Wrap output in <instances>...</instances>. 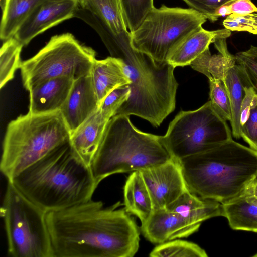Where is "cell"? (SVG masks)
Wrapping results in <instances>:
<instances>
[{
	"label": "cell",
	"instance_id": "22",
	"mask_svg": "<svg viewBox=\"0 0 257 257\" xmlns=\"http://www.w3.org/2000/svg\"><path fill=\"white\" fill-rule=\"evenodd\" d=\"M124 206L131 215L145 222L154 210L152 199L140 171H134L127 177L123 187Z\"/></svg>",
	"mask_w": 257,
	"mask_h": 257
},
{
	"label": "cell",
	"instance_id": "4",
	"mask_svg": "<svg viewBox=\"0 0 257 257\" xmlns=\"http://www.w3.org/2000/svg\"><path fill=\"white\" fill-rule=\"evenodd\" d=\"M119 59L130 81V95L116 115H135L157 127L175 109L178 83L175 68L159 63L132 46L131 38L119 42L109 52Z\"/></svg>",
	"mask_w": 257,
	"mask_h": 257
},
{
	"label": "cell",
	"instance_id": "39",
	"mask_svg": "<svg viewBox=\"0 0 257 257\" xmlns=\"http://www.w3.org/2000/svg\"><path fill=\"white\" fill-rule=\"evenodd\" d=\"M248 192L257 197V176L245 189Z\"/></svg>",
	"mask_w": 257,
	"mask_h": 257
},
{
	"label": "cell",
	"instance_id": "38",
	"mask_svg": "<svg viewBox=\"0 0 257 257\" xmlns=\"http://www.w3.org/2000/svg\"><path fill=\"white\" fill-rule=\"evenodd\" d=\"M231 11L228 3L224 4L218 8L215 12V16L217 20L220 17L227 16L231 14Z\"/></svg>",
	"mask_w": 257,
	"mask_h": 257
},
{
	"label": "cell",
	"instance_id": "30",
	"mask_svg": "<svg viewBox=\"0 0 257 257\" xmlns=\"http://www.w3.org/2000/svg\"><path fill=\"white\" fill-rule=\"evenodd\" d=\"M131 91L128 85L119 86L109 92L100 103L99 108L101 114L110 119L129 98Z\"/></svg>",
	"mask_w": 257,
	"mask_h": 257
},
{
	"label": "cell",
	"instance_id": "9",
	"mask_svg": "<svg viewBox=\"0 0 257 257\" xmlns=\"http://www.w3.org/2000/svg\"><path fill=\"white\" fill-rule=\"evenodd\" d=\"M96 59L95 51L72 34L55 35L34 56L22 62L24 87L29 91L46 80L63 76L75 80L90 74Z\"/></svg>",
	"mask_w": 257,
	"mask_h": 257
},
{
	"label": "cell",
	"instance_id": "40",
	"mask_svg": "<svg viewBox=\"0 0 257 257\" xmlns=\"http://www.w3.org/2000/svg\"><path fill=\"white\" fill-rule=\"evenodd\" d=\"M252 16L253 17L254 20V24L257 29V13H254L251 14Z\"/></svg>",
	"mask_w": 257,
	"mask_h": 257
},
{
	"label": "cell",
	"instance_id": "20",
	"mask_svg": "<svg viewBox=\"0 0 257 257\" xmlns=\"http://www.w3.org/2000/svg\"><path fill=\"white\" fill-rule=\"evenodd\" d=\"M221 206L222 216L232 229L257 233V197L244 190Z\"/></svg>",
	"mask_w": 257,
	"mask_h": 257
},
{
	"label": "cell",
	"instance_id": "12",
	"mask_svg": "<svg viewBox=\"0 0 257 257\" xmlns=\"http://www.w3.org/2000/svg\"><path fill=\"white\" fill-rule=\"evenodd\" d=\"M77 0H44L19 28L14 37L23 46L63 21L74 17Z\"/></svg>",
	"mask_w": 257,
	"mask_h": 257
},
{
	"label": "cell",
	"instance_id": "34",
	"mask_svg": "<svg viewBox=\"0 0 257 257\" xmlns=\"http://www.w3.org/2000/svg\"><path fill=\"white\" fill-rule=\"evenodd\" d=\"M241 137L257 151V104L250 109L241 127Z\"/></svg>",
	"mask_w": 257,
	"mask_h": 257
},
{
	"label": "cell",
	"instance_id": "29",
	"mask_svg": "<svg viewBox=\"0 0 257 257\" xmlns=\"http://www.w3.org/2000/svg\"><path fill=\"white\" fill-rule=\"evenodd\" d=\"M210 98L215 110L226 121H230L232 111L229 97L224 81L209 79Z\"/></svg>",
	"mask_w": 257,
	"mask_h": 257
},
{
	"label": "cell",
	"instance_id": "3",
	"mask_svg": "<svg viewBox=\"0 0 257 257\" xmlns=\"http://www.w3.org/2000/svg\"><path fill=\"white\" fill-rule=\"evenodd\" d=\"M178 161L188 190L221 203L239 195L257 176V151L232 139Z\"/></svg>",
	"mask_w": 257,
	"mask_h": 257
},
{
	"label": "cell",
	"instance_id": "17",
	"mask_svg": "<svg viewBox=\"0 0 257 257\" xmlns=\"http://www.w3.org/2000/svg\"><path fill=\"white\" fill-rule=\"evenodd\" d=\"M109 120L101 114L98 107L70 135L69 143L71 150L89 167L99 149Z\"/></svg>",
	"mask_w": 257,
	"mask_h": 257
},
{
	"label": "cell",
	"instance_id": "13",
	"mask_svg": "<svg viewBox=\"0 0 257 257\" xmlns=\"http://www.w3.org/2000/svg\"><path fill=\"white\" fill-rule=\"evenodd\" d=\"M74 17L90 25L101 38L127 31L120 0H77Z\"/></svg>",
	"mask_w": 257,
	"mask_h": 257
},
{
	"label": "cell",
	"instance_id": "25",
	"mask_svg": "<svg viewBox=\"0 0 257 257\" xmlns=\"http://www.w3.org/2000/svg\"><path fill=\"white\" fill-rule=\"evenodd\" d=\"M23 45L14 37L4 41L0 50V88L14 78L20 68L21 52Z\"/></svg>",
	"mask_w": 257,
	"mask_h": 257
},
{
	"label": "cell",
	"instance_id": "16",
	"mask_svg": "<svg viewBox=\"0 0 257 257\" xmlns=\"http://www.w3.org/2000/svg\"><path fill=\"white\" fill-rule=\"evenodd\" d=\"M74 80L63 76L46 80L32 87L29 112L41 114L60 111L72 87Z\"/></svg>",
	"mask_w": 257,
	"mask_h": 257
},
{
	"label": "cell",
	"instance_id": "15",
	"mask_svg": "<svg viewBox=\"0 0 257 257\" xmlns=\"http://www.w3.org/2000/svg\"><path fill=\"white\" fill-rule=\"evenodd\" d=\"M90 74L74 81L60 112L70 134L76 131L99 107Z\"/></svg>",
	"mask_w": 257,
	"mask_h": 257
},
{
	"label": "cell",
	"instance_id": "18",
	"mask_svg": "<svg viewBox=\"0 0 257 257\" xmlns=\"http://www.w3.org/2000/svg\"><path fill=\"white\" fill-rule=\"evenodd\" d=\"M231 35L226 28L214 31L204 29L202 26L186 38L172 52L167 63L176 67L190 65L198 56L209 48L215 40L226 39Z\"/></svg>",
	"mask_w": 257,
	"mask_h": 257
},
{
	"label": "cell",
	"instance_id": "19",
	"mask_svg": "<svg viewBox=\"0 0 257 257\" xmlns=\"http://www.w3.org/2000/svg\"><path fill=\"white\" fill-rule=\"evenodd\" d=\"M90 76L99 105L114 88L130 83L122 61L112 56L102 60L96 59Z\"/></svg>",
	"mask_w": 257,
	"mask_h": 257
},
{
	"label": "cell",
	"instance_id": "26",
	"mask_svg": "<svg viewBox=\"0 0 257 257\" xmlns=\"http://www.w3.org/2000/svg\"><path fill=\"white\" fill-rule=\"evenodd\" d=\"M151 257H207L206 251L196 243L176 239L156 246Z\"/></svg>",
	"mask_w": 257,
	"mask_h": 257
},
{
	"label": "cell",
	"instance_id": "23",
	"mask_svg": "<svg viewBox=\"0 0 257 257\" xmlns=\"http://www.w3.org/2000/svg\"><path fill=\"white\" fill-rule=\"evenodd\" d=\"M225 83L230 101L232 118L230 121L232 134L235 138H241V107L245 95V87L250 84L247 76L239 64L229 68L224 78Z\"/></svg>",
	"mask_w": 257,
	"mask_h": 257
},
{
	"label": "cell",
	"instance_id": "28",
	"mask_svg": "<svg viewBox=\"0 0 257 257\" xmlns=\"http://www.w3.org/2000/svg\"><path fill=\"white\" fill-rule=\"evenodd\" d=\"M124 19L130 32L135 31L155 7L154 0H120Z\"/></svg>",
	"mask_w": 257,
	"mask_h": 257
},
{
	"label": "cell",
	"instance_id": "1",
	"mask_svg": "<svg viewBox=\"0 0 257 257\" xmlns=\"http://www.w3.org/2000/svg\"><path fill=\"white\" fill-rule=\"evenodd\" d=\"M120 202L104 208L92 199L46 213L54 257H133L140 231Z\"/></svg>",
	"mask_w": 257,
	"mask_h": 257
},
{
	"label": "cell",
	"instance_id": "6",
	"mask_svg": "<svg viewBox=\"0 0 257 257\" xmlns=\"http://www.w3.org/2000/svg\"><path fill=\"white\" fill-rule=\"evenodd\" d=\"M70 132L60 111L28 112L11 121L2 145L0 169L7 181L57 147L69 142Z\"/></svg>",
	"mask_w": 257,
	"mask_h": 257
},
{
	"label": "cell",
	"instance_id": "10",
	"mask_svg": "<svg viewBox=\"0 0 257 257\" xmlns=\"http://www.w3.org/2000/svg\"><path fill=\"white\" fill-rule=\"evenodd\" d=\"M232 135L209 100L197 109L178 113L162 139L172 157L179 160L226 142Z\"/></svg>",
	"mask_w": 257,
	"mask_h": 257
},
{
	"label": "cell",
	"instance_id": "14",
	"mask_svg": "<svg viewBox=\"0 0 257 257\" xmlns=\"http://www.w3.org/2000/svg\"><path fill=\"white\" fill-rule=\"evenodd\" d=\"M200 225L165 208L154 210L147 220L141 224V231L148 241L160 244L187 237L197 232Z\"/></svg>",
	"mask_w": 257,
	"mask_h": 257
},
{
	"label": "cell",
	"instance_id": "11",
	"mask_svg": "<svg viewBox=\"0 0 257 257\" xmlns=\"http://www.w3.org/2000/svg\"><path fill=\"white\" fill-rule=\"evenodd\" d=\"M149 192L154 210L167 208L188 190L178 160L140 171Z\"/></svg>",
	"mask_w": 257,
	"mask_h": 257
},
{
	"label": "cell",
	"instance_id": "41",
	"mask_svg": "<svg viewBox=\"0 0 257 257\" xmlns=\"http://www.w3.org/2000/svg\"><path fill=\"white\" fill-rule=\"evenodd\" d=\"M254 256H257V253L254 255Z\"/></svg>",
	"mask_w": 257,
	"mask_h": 257
},
{
	"label": "cell",
	"instance_id": "35",
	"mask_svg": "<svg viewBox=\"0 0 257 257\" xmlns=\"http://www.w3.org/2000/svg\"><path fill=\"white\" fill-rule=\"evenodd\" d=\"M245 95L241 107V123L246 120L249 110L257 104V93L250 84L245 87Z\"/></svg>",
	"mask_w": 257,
	"mask_h": 257
},
{
	"label": "cell",
	"instance_id": "37",
	"mask_svg": "<svg viewBox=\"0 0 257 257\" xmlns=\"http://www.w3.org/2000/svg\"><path fill=\"white\" fill-rule=\"evenodd\" d=\"M209 48L195 59L190 64V66L195 70L205 75L208 78L209 77L208 66L211 56Z\"/></svg>",
	"mask_w": 257,
	"mask_h": 257
},
{
	"label": "cell",
	"instance_id": "24",
	"mask_svg": "<svg viewBox=\"0 0 257 257\" xmlns=\"http://www.w3.org/2000/svg\"><path fill=\"white\" fill-rule=\"evenodd\" d=\"M44 0H4L0 38L6 41L13 37L22 23Z\"/></svg>",
	"mask_w": 257,
	"mask_h": 257
},
{
	"label": "cell",
	"instance_id": "27",
	"mask_svg": "<svg viewBox=\"0 0 257 257\" xmlns=\"http://www.w3.org/2000/svg\"><path fill=\"white\" fill-rule=\"evenodd\" d=\"M226 39H218L213 42L218 54L211 55L208 66V79H218L224 81L230 68L236 64L235 55L228 50Z\"/></svg>",
	"mask_w": 257,
	"mask_h": 257
},
{
	"label": "cell",
	"instance_id": "33",
	"mask_svg": "<svg viewBox=\"0 0 257 257\" xmlns=\"http://www.w3.org/2000/svg\"><path fill=\"white\" fill-rule=\"evenodd\" d=\"M190 8L203 15L211 22L217 20L215 16V12L220 6L230 3L233 0H182Z\"/></svg>",
	"mask_w": 257,
	"mask_h": 257
},
{
	"label": "cell",
	"instance_id": "31",
	"mask_svg": "<svg viewBox=\"0 0 257 257\" xmlns=\"http://www.w3.org/2000/svg\"><path fill=\"white\" fill-rule=\"evenodd\" d=\"M235 57L257 93V46L251 45L248 50L237 53Z\"/></svg>",
	"mask_w": 257,
	"mask_h": 257
},
{
	"label": "cell",
	"instance_id": "36",
	"mask_svg": "<svg viewBox=\"0 0 257 257\" xmlns=\"http://www.w3.org/2000/svg\"><path fill=\"white\" fill-rule=\"evenodd\" d=\"M228 4L232 14L247 15L257 13V7L251 0H233Z\"/></svg>",
	"mask_w": 257,
	"mask_h": 257
},
{
	"label": "cell",
	"instance_id": "7",
	"mask_svg": "<svg viewBox=\"0 0 257 257\" xmlns=\"http://www.w3.org/2000/svg\"><path fill=\"white\" fill-rule=\"evenodd\" d=\"M1 215L8 254L12 257H54L46 213L8 181Z\"/></svg>",
	"mask_w": 257,
	"mask_h": 257
},
{
	"label": "cell",
	"instance_id": "32",
	"mask_svg": "<svg viewBox=\"0 0 257 257\" xmlns=\"http://www.w3.org/2000/svg\"><path fill=\"white\" fill-rule=\"evenodd\" d=\"M223 25L230 31H246L257 34V29L251 14L247 15L231 14L224 20Z\"/></svg>",
	"mask_w": 257,
	"mask_h": 257
},
{
	"label": "cell",
	"instance_id": "5",
	"mask_svg": "<svg viewBox=\"0 0 257 257\" xmlns=\"http://www.w3.org/2000/svg\"><path fill=\"white\" fill-rule=\"evenodd\" d=\"M172 158L162 136L138 130L128 115H116L107 123L91 168L99 184L113 174L140 171Z\"/></svg>",
	"mask_w": 257,
	"mask_h": 257
},
{
	"label": "cell",
	"instance_id": "8",
	"mask_svg": "<svg viewBox=\"0 0 257 257\" xmlns=\"http://www.w3.org/2000/svg\"><path fill=\"white\" fill-rule=\"evenodd\" d=\"M206 21L203 15L191 8L162 5L154 7L130 32L131 43L135 49L156 62L166 63L175 48Z\"/></svg>",
	"mask_w": 257,
	"mask_h": 257
},
{
	"label": "cell",
	"instance_id": "21",
	"mask_svg": "<svg viewBox=\"0 0 257 257\" xmlns=\"http://www.w3.org/2000/svg\"><path fill=\"white\" fill-rule=\"evenodd\" d=\"M167 209L180 214L192 223L200 225L208 219L222 216L221 203L201 198L189 190L184 192Z\"/></svg>",
	"mask_w": 257,
	"mask_h": 257
},
{
	"label": "cell",
	"instance_id": "2",
	"mask_svg": "<svg viewBox=\"0 0 257 257\" xmlns=\"http://www.w3.org/2000/svg\"><path fill=\"white\" fill-rule=\"evenodd\" d=\"M8 181L46 213L91 200L99 185L91 167L73 153L69 142Z\"/></svg>",
	"mask_w": 257,
	"mask_h": 257
}]
</instances>
